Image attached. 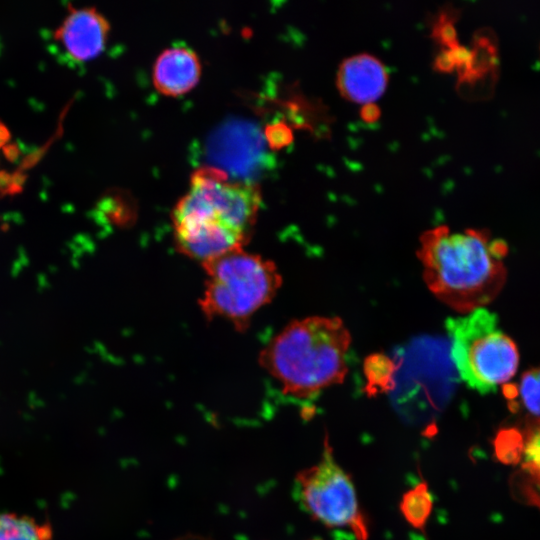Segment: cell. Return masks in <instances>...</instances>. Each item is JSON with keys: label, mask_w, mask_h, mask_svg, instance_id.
I'll return each instance as SVG.
<instances>
[{"label": "cell", "mask_w": 540, "mask_h": 540, "mask_svg": "<svg viewBox=\"0 0 540 540\" xmlns=\"http://www.w3.org/2000/svg\"><path fill=\"white\" fill-rule=\"evenodd\" d=\"M11 134L7 126L0 121V148L2 149L6 144L9 143Z\"/></svg>", "instance_id": "21"}, {"label": "cell", "mask_w": 540, "mask_h": 540, "mask_svg": "<svg viewBox=\"0 0 540 540\" xmlns=\"http://www.w3.org/2000/svg\"><path fill=\"white\" fill-rule=\"evenodd\" d=\"M336 79L343 97L366 104L383 94L388 82V73L378 58L361 53L350 56L341 63Z\"/></svg>", "instance_id": "8"}, {"label": "cell", "mask_w": 540, "mask_h": 540, "mask_svg": "<svg viewBox=\"0 0 540 540\" xmlns=\"http://www.w3.org/2000/svg\"><path fill=\"white\" fill-rule=\"evenodd\" d=\"M52 528L34 518L0 512V540H51Z\"/></svg>", "instance_id": "10"}, {"label": "cell", "mask_w": 540, "mask_h": 540, "mask_svg": "<svg viewBox=\"0 0 540 540\" xmlns=\"http://www.w3.org/2000/svg\"><path fill=\"white\" fill-rule=\"evenodd\" d=\"M433 499L425 481L408 490L401 499L400 511L405 520L415 529L423 530L431 515Z\"/></svg>", "instance_id": "11"}, {"label": "cell", "mask_w": 540, "mask_h": 540, "mask_svg": "<svg viewBox=\"0 0 540 540\" xmlns=\"http://www.w3.org/2000/svg\"><path fill=\"white\" fill-rule=\"evenodd\" d=\"M523 467L535 477H540V427L535 429L524 444Z\"/></svg>", "instance_id": "14"}, {"label": "cell", "mask_w": 540, "mask_h": 540, "mask_svg": "<svg viewBox=\"0 0 540 540\" xmlns=\"http://www.w3.org/2000/svg\"><path fill=\"white\" fill-rule=\"evenodd\" d=\"M262 202L258 184L213 167L195 169L171 212L176 248L201 264L243 249Z\"/></svg>", "instance_id": "1"}, {"label": "cell", "mask_w": 540, "mask_h": 540, "mask_svg": "<svg viewBox=\"0 0 540 540\" xmlns=\"http://www.w3.org/2000/svg\"><path fill=\"white\" fill-rule=\"evenodd\" d=\"M174 540H211V539L203 537V536H197V535H186V536H181L179 538H176Z\"/></svg>", "instance_id": "22"}, {"label": "cell", "mask_w": 540, "mask_h": 540, "mask_svg": "<svg viewBox=\"0 0 540 540\" xmlns=\"http://www.w3.org/2000/svg\"><path fill=\"white\" fill-rule=\"evenodd\" d=\"M69 13L54 32L69 56L77 61H87L98 56L104 49L110 23L94 7L69 6Z\"/></svg>", "instance_id": "7"}, {"label": "cell", "mask_w": 540, "mask_h": 540, "mask_svg": "<svg viewBox=\"0 0 540 540\" xmlns=\"http://www.w3.org/2000/svg\"><path fill=\"white\" fill-rule=\"evenodd\" d=\"M419 244L416 255L427 288L460 315L486 308L506 283L507 247L488 232L437 226L425 231Z\"/></svg>", "instance_id": "2"}, {"label": "cell", "mask_w": 540, "mask_h": 540, "mask_svg": "<svg viewBox=\"0 0 540 540\" xmlns=\"http://www.w3.org/2000/svg\"><path fill=\"white\" fill-rule=\"evenodd\" d=\"M301 504L314 520L330 529H348L357 540H367L369 527L353 481L335 461L326 437L319 462L297 473Z\"/></svg>", "instance_id": "6"}, {"label": "cell", "mask_w": 540, "mask_h": 540, "mask_svg": "<svg viewBox=\"0 0 540 540\" xmlns=\"http://www.w3.org/2000/svg\"><path fill=\"white\" fill-rule=\"evenodd\" d=\"M351 340L339 317L309 316L287 324L265 346L259 361L284 394L310 400L344 381Z\"/></svg>", "instance_id": "3"}, {"label": "cell", "mask_w": 540, "mask_h": 540, "mask_svg": "<svg viewBox=\"0 0 540 540\" xmlns=\"http://www.w3.org/2000/svg\"><path fill=\"white\" fill-rule=\"evenodd\" d=\"M206 273L200 299L207 318H222L236 327L248 320L276 295L282 278L276 265L259 255L237 249L202 263Z\"/></svg>", "instance_id": "4"}, {"label": "cell", "mask_w": 540, "mask_h": 540, "mask_svg": "<svg viewBox=\"0 0 540 540\" xmlns=\"http://www.w3.org/2000/svg\"><path fill=\"white\" fill-rule=\"evenodd\" d=\"M436 67L441 71H451L454 67V61L449 50L442 52L436 59Z\"/></svg>", "instance_id": "18"}, {"label": "cell", "mask_w": 540, "mask_h": 540, "mask_svg": "<svg viewBox=\"0 0 540 540\" xmlns=\"http://www.w3.org/2000/svg\"><path fill=\"white\" fill-rule=\"evenodd\" d=\"M519 393L528 411L533 415L540 416V367L523 373Z\"/></svg>", "instance_id": "13"}, {"label": "cell", "mask_w": 540, "mask_h": 540, "mask_svg": "<svg viewBox=\"0 0 540 540\" xmlns=\"http://www.w3.org/2000/svg\"><path fill=\"white\" fill-rule=\"evenodd\" d=\"M380 114L381 111L374 102L363 104L360 110V116L362 120L368 123H373L377 121L380 117Z\"/></svg>", "instance_id": "16"}, {"label": "cell", "mask_w": 540, "mask_h": 540, "mask_svg": "<svg viewBox=\"0 0 540 540\" xmlns=\"http://www.w3.org/2000/svg\"><path fill=\"white\" fill-rule=\"evenodd\" d=\"M0 193L13 194L12 174L0 171Z\"/></svg>", "instance_id": "19"}, {"label": "cell", "mask_w": 540, "mask_h": 540, "mask_svg": "<svg viewBox=\"0 0 540 540\" xmlns=\"http://www.w3.org/2000/svg\"><path fill=\"white\" fill-rule=\"evenodd\" d=\"M438 36L440 40L449 47L448 49L458 45L456 39V30L450 22L441 23Z\"/></svg>", "instance_id": "15"}, {"label": "cell", "mask_w": 540, "mask_h": 540, "mask_svg": "<svg viewBox=\"0 0 540 540\" xmlns=\"http://www.w3.org/2000/svg\"><path fill=\"white\" fill-rule=\"evenodd\" d=\"M5 158L10 162H16L20 156V149L16 143H8L2 148Z\"/></svg>", "instance_id": "20"}, {"label": "cell", "mask_w": 540, "mask_h": 540, "mask_svg": "<svg viewBox=\"0 0 540 540\" xmlns=\"http://www.w3.org/2000/svg\"><path fill=\"white\" fill-rule=\"evenodd\" d=\"M312 540H321V539L316 538V539H312Z\"/></svg>", "instance_id": "23"}, {"label": "cell", "mask_w": 540, "mask_h": 540, "mask_svg": "<svg viewBox=\"0 0 540 540\" xmlns=\"http://www.w3.org/2000/svg\"><path fill=\"white\" fill-rule=\"evenodd\" d=\"M446 329L451 359L460 378L479 393L495 392L517 372L519 352L515 342L486 308L450 317Z\"/></svg>", "instance_id": "5"}, {"label": "cell", "mask_w": 540, "mask_h": 540, "mask_svg": "<svg viewBox=\"0 0 540 540\" xmlns=\"http://www.w3.org/2000/svg\"><path fill=\"white\" fill-rule=\"evenodd\" d=\"M496 458L503 464H518L524 452V440L515 428L498 431L493 441Z\"/></svg>", "instance_id": "12"}, {"label": "cell", "mask_w": 540, "mask_h": 540, "mask_svg": "<svg viewBox=\"0 0 540 540\" xmlns=\"http://www.w3.org/2000/svg\"><path fill=\"white\" fill-rule=\"evenodd\" d=\"M272 135L274 143L278 144L279 146L289 143L292 139L290 130L282 124H279L273 128Z\"/></svg>", "instance_id": "17"}, {"label": "cell", "mask_w": 540, "mask_h": 540, "mask_svg": "<svg viewBox=\"0 0 540 540\" xmlns=\"http://www.w3.org/2000/svg\"><path fill=\"white\" fill-rule=\"evenodd\" d=\"M201 62L188 46L174 45L164 49L152 68L155 89L166 96H179L191 90L199 81Z\"/></svg>", "instance_id": "9"}, {"label": "cell", "mask_w": 540, "mask_h": 540, "mask_svg": "<svg viewBox=\"0 0 540 540\" xmlns=\"http://www.w3.org/2000/svg\"><path fill=\"white\" fill-rule=\"evenodd\" d=\"M538 479L540 480V477H538Z\"/></svg>", "instance_id": "24"}]
</instances>
